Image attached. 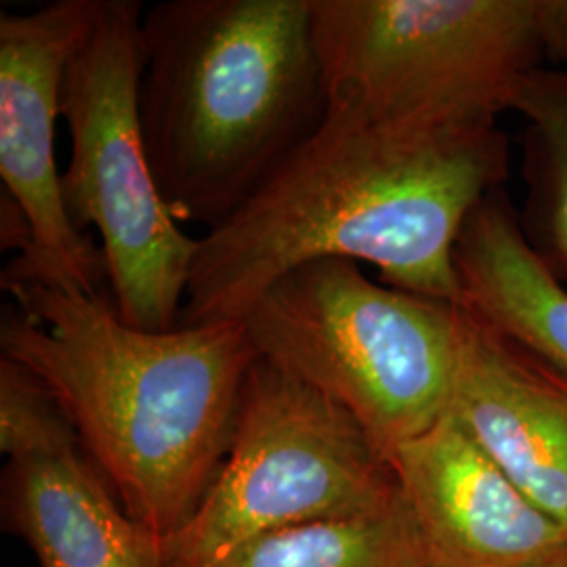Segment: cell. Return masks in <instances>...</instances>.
<instances>
[{
	"instance_id": "6da1fadb",
	"label": "cell",
	"mask_w": 567,
	"mask_h": 567,
	"mask_svg": "<svg viewBox=\"0 0 567 567\" xmlns=\"http://www.w3.org/2000/svg\"><path fill=\"white\" fill-rule=\"evenodd\" d=\"M507 175L498 121L328 105L255 196L198 238L179 326L243 320L269 284L318 259L372 265L386 286L463 305L458 236Z\"/></svg>"
},
{
	"instance_id": "7a4b0ae2",
	"label": "cell",
	"mask_w": 567,
	"mask_h": 567,
	"mask_svg": "<svg viewBox=\"0 0 567 567\" xmlns=\"http://www.w3.org/2000/svg\"><path fill=\"white\" fill-rule=\"evenodd\" d=\"M2 358L60 402L126 513L161 543L224 465L259 353L243 320L140 330L107 299L44 284L4 288Z\"/></svg>"
},
{
	"instance_id": "3957f363",
	"label": "cell",
	"mask_w": 567,
	"mask_h": 567,
	"mask_svg": "<svg viewBox=\"0 0 567 567\" xmlns=\"http://www.w3.org/2000/svg\"><path fill=\"white\" fill-rule=\"evenodd\" d=\"M328 107L311 0H164L143 16L140 118L179 224H225Z\"/></svg>"
},
{
	"instance_id": "277c9868",
	"label": "cell",
	"mask_w": 567,
	"mask_h": 567,
	"mask_svg": "<svg viewBox=\"0 0 567 567\" xmlns=\"http://www.w3.org/2000/svg\"><path fill=\"white\" fill-rule=\"evenodd\" d=\"M243 322L261 360L344 408L386 463L450 412L463 305L318 259L269 284Z\"/></svg>"
},
{
	"instance_id": "5b68a950",
	"label": "cell",
	"mask_w": 567,
	"mask_h": 567,
	"mask_svg": "<svg viewBox=\"0 0 567 567\" xmlns=\"http://www.w3.org/2000/svg\"><path fill=\"white\" fill-rule=\"evenodd\" d=\"M143 16L137 0H97L68 61L61 198L79 231L100 234L116 316L140 330H171L182 320L198 238L171 215L143 142Z\"/></svg>"
},
{
	"instance_id": "8992f818",
	"label": "cell",
	"mask_w": 567,
	"mask_h": 567,
	"mask_svg": "<svg viewBox=\"0 0 567 567\" xmlns=\"http://www.w3.org/2000/svg\"><path fill=\"white\" fill-rule=\"evenodd\" d=\"M328 105L498 121L543 68L536 0H311Z\"/></svg>"
},
{
	"instance_id": "52a82bcc",
	"label": "cell",
	"mask_w": 567,
	"mask_h": 567,
	"mask_svg": "<svg viewBox=\"0 0 567 567\" xmlns=\"http://www.w3.org/2000/svg\"><path fill=\"white\" fill-rule=\"evenodd\" d=\"M395 475L358 421L324 393L257 360L224 465L163 543L164 567H208L282 527L400 505Z\"/></svg>"
},
{
	"instance_id": "ba28073f",
	"label": "cell",
	"mask_w": 567,
	"mask_h": 567,
	"mask_svg": "<svg viewBox=\"0 0 567 567\" xmlns=\"http://www.w3.org/2000/svg\"><path fill=\"white\" fill-rule=\"evenodd\" d=\"M95 4L55 0L30 13H0V177L32 236L2 271V288L34 282L105 299L102 248L68 217L55 156L65 68Z\"/></svg>"
},
{
	"instance_id": "9c48e42d",
	"label": "cell",
	"mask_w": 567,
	"mask_h": 567,
	"mask_svg": "<svg viewBox=\"0 0 567 567\" xmlns=\"http://www.w3.org/2000/svg\"><path fill=\"white\" fill-rule=\"evenodd\" d=\"M389 466L429 567H548L567 532L489 461L450 414Z\"/></svg>"
},
{
	"instance_id": "30bf717a",
	"label": "cell",
	"mask_w": 567,
	"mask_h": 567,
	"mask_svg": "<svg viewBox=\"0 0 567 567\" xmlns=\"http://www.w3.org/2000/svg\"><path fill=\"white\" fill-rule=\"evenodd\" d=\"M567 532V377L463 307L447 412Z\"/></svg>"
},
{
	"instance_id": "8fae6325",
	"label": "cell",
	"mask_w": 567,
	"mask_h": 567,
	"mask_svg": "<svg viewBox=\"0 0 567 567\" xmlns=\"http://www.w3.org/2000/svg\"><path fill=\"white\" fill-rule=\"evenodd\" d=\"M110 487L82 446L9 461L4 513L41 567H164L163 543Z\"/></svg>"
},
{
	"instance_id": "7c38bea8",
	"label": "cell",
	"mask_w": 567,
	"mask_h": 567,
	"mask_svg": "<svg viewBox=\"0 0 567 567\" xmlns=\"http://www.w3.org/2000/svg\"><path fill=\"white\" fill-rule=\"evenodd\" d=\"M463 307L567 377V290L524 238L505 189L473 208L454 250Z\"/></svg>"
},
{
	"instance_id": "4fadbf2b",
	"label": "cell",
	"mask_w": 567,
	"mask_h": 567,
	"mask_svg": "<svg viewBox=\"0 0 567 567\" xmlns=\"http://www.w3.org/2000/svg\"><path fill=\"white\" fill-rule=\"evenodd\" d=\"M513 110L526 118L524 238L561 284L567 282V72L538 68L522 82Z\"/></svg>"
},
{
	"instance_id": "5bb4252c",
	"label": "cell",
	"mask_w": 567,
	"mask_h": 567,
	"mask_svg": "<svg viewBox=\"0 0 567 567\" xmlns=\"http://www.w3.org/2000/svg\"><path fill=\"white\" fill-rule=\"evenodd\" d=\"M208 567H429L404 501L383 513L261 534Z\"/></svg>"
},
{
	"instance_id": "9a60e30c",
	"label": "cell",
	"mask_w": 567,
	"mask_h": 567,
	"mask_svg": "<svg viewBox=\"0 0 567 567\" xmlns=\"http://www.w3.org/2000/svg\"><path fill=\"white\" fill-rule=\"evenodd\" d=\"M81 446L53 393L23 365L0 358V452L9 461Z\"/></svg>"
},
{
	"instance_id": "2e32d148",
	"label": "cell",
	"mask_w": 567,
	"mask_h": 567,
	"mask_svg": "<svg viewBox=\"0 0 567 567\" xmlns=\"http://www.w3.org/2000/svg\"><path fill=\"white\" fill-rule=\"evenodd\" d=\"M536 25L543 58L567 68V0H536Z\"/></svg>"
},
{
	"instance_id": "e0dca14e",
	"label": "cell",
	"mask_w": 567,
	"mask_h": 567,
	"mask_svg": "<svg viewBox=\"0 0 567 567\" xmlns=\"http://www.w3.org/2000/svg\"><path fill=\"white\" fill-rule=\"evenodd\" d=\"M548 567H567V557H564V559H561V561H557V564H553V566H548Z\"/></svg>"
}]
</instances>
